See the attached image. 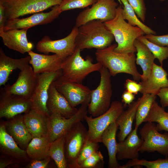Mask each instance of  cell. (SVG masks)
<instances>
[{
  "mask_svg": "<svg viewBox=\"0 0 168 168\" xmlns=\"http://www.w3.org/2000/svg\"><path fill=\"white\" fill-rule=\"evenodd\" d=\"M117 46L113 44L104 49H97L95 54L97 62L108 69L111 76L125 73L131 75L134 80H140L141 74L137 68L134 53L117 52L114 51Z\"/></svg>",
  "mask_w": 168,
  "mask_h": 168,
  "instance_id": "obj_1",
  "label": "cell"
},
{
  "mask_svg": "<svg viewBox=\"0 0 168 168\" xmlns=\"http://www.w3.org/2000/svg\"><path fill=\"white\" fill-rule=\"evenodd\" d=\"M122 8L121 6H118L115 17L104 23L117 43L115 51L124 54L135 53L136 52L134 45L135 40L145 34L140 28L131 25L123 19Z\"/></svg>",
  "mask_w": 168,
  "mask_h": 168,
  "instance_id": "obj_2",
  "label": "cell"
},
{
  "mask_svg": "<svg viewBox=\"0 0 168 168\" xmlns=\"http://www.w3.org/2000/svg\"><path fill=\"white\" fill-rule=\"evenodd\" d=\"M114 39L104 22L93 20L78 27L75 44L81 50L93 48L102 49L110 45Z\"/></svg>",
  "mask_w": 168,
  "mask_h": 168,
  "instance_id": "obj_3",
  "label": "cell"
},
{
  "mask_svg": "<svg viewBox=\"0 0 168 168\" xmlns=\"http://www.w3.org/2000/svg\"><path fill=\"white\" fill-rule=\"evenodd\" d=\"M81 50L76 46L73 53L63 61L61 75L57 79L64 82L82 83L91 73L99 72L103 67L99 62L93 63L91 58L85 59L81 55Z\"/></svg>",
  "mask_w": 168,
  "mask_h": 168,
  "instance_id": "obj_4",
  "label": "cell"
},
{
  "mask_svg": "<svg viewBox=\"0 0 168 168\" xmlns=\"http://www.w3.org/2000/svg\"><path fill=\"white\" fill-rule=\"evenodd\" d=\"M99 72L100 83L92 90L91 101L88 106V112L94 117L103 114L109 109L112 95L111 76L108 70L103 66Z\"/></svg>",
  "mask_w": 168,
  "mask_h": 168,
  "instance_id": "obj_5",
  "label": "cell"
},
{
  "mask_svg": "<svg viewBox=\"0 0 168 168\" xmlns=\"http://www.w3.org/2000/svg\"><path fill=\"white\" fill-rule=\"evenodd\" d=\"M62 0H0L7 20L40 12L60 4Z\"/></svg>",
  "mask_w": 168,
  "mask_h": 168,
  "instance_id": "obj_6",
  "label": "cell"
},
{
  "mask_svg": "<svg viewBox=\"0 0 168 168\" xmlns=\"http://www.w3.org/2000/svg\"><path fill=\"white\" fill-rule=\"evenodd\" d=\"M125 107L119 101H113L109 109L103 114L93 118L86 115L85 120L88 126V139L91 141L101 142L102 134L113 123L115 122Z\"/></svg>",
  "mask_w": 168,
  "mask_h": 168,
  "instance_id": "obj_7",
  "label": "cell"
},
{
  "mask_svg": "<svg viewBox=\"0 0 168 168\" xmlns=\"http://www.w3.org/2000/svg\"><path fill=\"white\" fill-rule=\"evenodd\" d=\"M88 138L87 130L81 121L74 124L65 136V152L68 166L80 168L77 158Z\"/></svg>",
  "mask_w": 168,
  "mask_h": 168,
  "instance_id": "obj_8",
  "label": "cell"
},
{
  "mask_svg": "<svg viewBox=\"0 0 168 168\" xmlns=\"http://www.w3.org/2000/svg\"><path fill=\"white\" fill-rule=\"evenodd\" d=\"M142 143L139 152H157L168 156V132L161 133L153 122H146L139 131Z\"/></svg>",
  "mask_w": 168,
  "mask_h": 168,
  "instance_id": "obj_9",
  "label": "cell"
},
{
  "mask_svg": "<svg viewBox=\"0 0 168 168\" xmlns=\"http://www.w3.org/2000/svg\"><path fill=\"white\" fill-rule=\"evenodd\" d=\"M118 7L115 0H97L91 7H86L79 14L75 26L78 27L93 20L103 22L111 20L115 16Z\"/></svg>",
  "mask_w": 168,
  "mask_h": 168,
  "instance_id": "obj_10",
  "label": "cell"
},
{
  "mask_svg": "<svg viewBox=\"0 0 168 168\" xmlns=\"http://www.w3.org/2000/svg\"><path fill=\"white\" fill-rule=\"evenodd\" d=\"M88 106L87 105H81L77 112L69 118L57 113L51 114L48 118L47 136L50 142L65 135L76 123L85 120L88 112Z\"/></svg>",
  "mask_w": 168,
  "mask_h": 168,
  "instance_id": "obj_11",
  "label": "cell"
},
{
  "mask_svg": "<svg viewBox=\"0 0 168 168\" xmlns=\"http://www.w3.org/2000/svg\"><path fill=\"white\" fill-rule=\"evenodd\" d=\"M62 73V70H60L54 72L37 74L35 88L30 99L31 109L47 117L50 116L47 107L49 89L51 84L58 78Z\"/></svg>",
  "mask_w": 168,
  "mask_h": 168,
  "instance_id": "obj_12",
  "label": "cell"
},
{
  "mask_svg": "<svg viewBox=\"0 0 168 168\" xmlns=\"http://www.w3.org/2000/svg\"><path fill=\"white\" fill-rule=\"evenodd\" d=\"M78 31V27L75 26L68 35L56 40H52L49 36H45L37 44L36 49L38 51L46 54L54 53L65 59L75 50Z\"/></svg>",
  "mask_w": 168,
  "mask_h": 168,
  "instance_id": "obj_13",
  "label": "cell"
},
{
  "mask_svg": "<svg viewBox=\"0 0 168 168\" xmlns=\"http://www.w3.org/2000/svg\"><path fill=\"white\" fill-rule=\"evenodd\" d=\"M53 82L57 89L72 107L76 108L79 105H88L90 103L92 90L82 83L58 80Z\"/></svg>",
  "mask_w": 168,
  "mask_h": 168,
  "instance_id": "obj_14",
  "label": "cell"
},
{
  "mask_svg": "<svg viewBox=\"0 0 168 168\" xmlns=\"http://www.w3.org/2000/svg\"><path fill=\"white\" fill-rule=\"evenodd\" d=\"M0 93V117L11 119L31 109L30 99L10 94L2 89Z\"/></svg>",
  "mask_w": 168,
  "mask_h": 168,
  "instance_id": "obj_15",
  "label": "cell"
},
{
  "mask_svg": "<svg viewBox=\"0 0 168 168\" xmlns=\"http://www.w3.org/2000/svg\"><path fill=\"white\" fill-rule=\"evenodd\" d=\"M37 74L29 65L19 72L16 80L2 89L6 93L30 99L35 90Z\"/></svg>",
  "mask_w": 168,
  "mask_h": 168,
  "instance_id": "obj_16",
  "label": "cell"
},
{
  "mask_svg": "<svg viewBox=\"0 0 168 168\" xmlns=\"http://www.w3.org/2000/svg\"><path fill=\"white\" fill-rule=\"evenodd\" d=\"M61 13L58 5L53 7L48 12H39L34 13L27 17L7 20L5 23L4 30L13 29H29L37 25L46 24L57 18Z\"/></svg>",
  "mask_w": 168,
  "mask_h": 168,
  "instance_id": "obj_17",
  "label": "cell"
},
{
  "mask_svg": "<svg viewBox=\"0 0 168 168\" xmlns=\"http://www.w3.org/2000/svg\"><path fill=\"white\" fill-rule=\"evenodd\" d=\"M30 57V64L36 74L54 72L61 70L64 59L58 55L40 54L32 50L28 52Z\"/></svg>",
  "mask_w": 168,
  "mask_h": 168,
  "instance_id": "obj_18",
  "label": "cell"
},
{
  "mask_svg": "<svg viewBox=\"0 0 168 168\" xmlns=\"http://www.w3.org/2000/svg\"><path fill=\"white\" fill-rule=\"evenodd\" d=\"M28 29H13L0 32L3 44L8 48L24 54L32 50L33 44L28 41L27 32Z\"/></svg>",
  "mask_w": 168,
  "mask_h": 168,
  "instance_id": "obj_19",
  "label": "cell"
},
{
  "mask_svg": "<svg viewBox=\"0 0 168 168\" xmlns=\"http://www.w3.org/2000/svg\"><path fill=\"white\" fill-rule=\"evenodd\" d=\"M53 82L49 89L47 103L50 114L57 113L67 118L72 116L77 112L78 109L71 106L64 96L57 89Z\"/></svg>",
  "mask_w": 168,
  "mask_h": 168,
  "instance_id": "obj_20",
  "label": "cell"
},
{
  "mask_svg": "<svg viewBox=\"0 0 168 168\" xmlns=\"http://www.w3.org/2000/svg\"><path fill=\"white\" fill-rule=\"evenodd\" d=\"M167 75V72L161 66L154 63L147 78L139 82L142 86L140 92L142 95L148 94L156 96L161 89L168 87Z\"/></svg>",
  "mask_w": 168,
  "mask_h": 168,
  "instance_id": "obj_21",
  "label": "cell"
},
{
  "mask_svg": "<svg viewBox=\"0 0 168 168\" xmlns=\"http://www.w3.org/2000/svg\"><path fill=\"white\" fill-rule=\"evenodd\" d=\"M138 129L135 127L124 140L117 143V160L138 159L139 149L142 143L143 140L138 135Z\"/></svg>",
  "mask_w": 168,
  "mask_h": 168,
  "instance_id": "obj_22",
  "label": "cell"
},
{
  "mask_svg": "<svg viewBox=\"0 0 168 168\" xmlns=\"http://www.w3.org/2000/svg\"><path fill=\"white\" fill-rule=\"evenodd\" d=\"M24 121L32 138L47 136L48 118L31 109L23 115Z\"/></svg>",
  "mask_w": 168,
  "mask_h": 168,
  "instance_id": "obj_23",
  "label": "cell"
},
{
  "mask_svg": "<svg viewBox=\"0 0 168 168\" xmlns=\"http://www.w3.org/2000/svg\"><path fill=\"white\" fill-rule=\"evenodd\" d=\"M5 124L7 132L20 147L26 149L33 138L25 124L23 115H17Z\"/></svg>",
  "mask_w": 168,
  "mask_h": 168,
  "instance_id": "obj_24",
  "label": "cell"
},
{
  "mask_svg": "<svg viewBox=\"0 0 168 168\" xmlns=\"http://www.w3.org/2000/svg\"><path fill=\"white\" fill-rule=\"evenodd\" d=\"M30 55L20 58H14L7 56L0 48V86L4 85L10 75L14 70H22L29 65Z\"/></svg>",
  "mask_w": 168,
  "mask_h": 168,
  "instance_id": "obj_25",
  "label": "cell"
},
{
  "mask_svg": "<svg viewBox=\"0 0 168 168\" xmlns=\"http://www.w3.org/2000/svg\"><path fill=\"white\" fill-rule=\"evenodd\" d=\"M141 100V97L128 105L127 110H124L116 119L115 122L119 129L117 135L119 142L124 140L132 131L133 123Z\"/></svg>",
  "mask_w": 168,
  "mask_h": 168,
  "instance_id": "obj_26",
  "label": "cell"
},
{
  "mask_svg": "<svg viewBox=\"0 0 168 168\" xmlns=\"http://www.w3.org/2000/svg\"><path fill=\"white\" fill-rule=\"evenodd\" d=\"M118 126L115 122L112 123L102 134L101 142L107 149L109 156L108 168H121L116 157L117 144L116 133Z\"/></svg>",
  "mask_w": 168,
  "mask_h": 168,
  "instance_id": "obj_27",
  "label": "cell"
},
{
  "mask_svg": "<svg viewBox=\"0 0 168 168\" xmlns=\"http://www.w3.org/2000/svg\"><path fill=\"white\" fill-rule=\"evenodd\" d=\"M0 147L2 152L16 159H23L28 156L26 150L19 147L7 132L5 124L0 126Z\"/></svg>",
  "mask_w": 168,
  "mask_h": 168,
  "instance_id": "obj_28",
  "label": "cell"
},
{
  "mask_svg": "<svg viewBox=\"0 0 168 168\" xmlns=\"http://www.w3.org/2000/svg\"><path fill=\"white\" fill-rule=\"evenodd\" d=\"M134 45L137 52L136 63L142 69L141 80L144 81L149 75L156 58L147 46L138 38L135 40Z\"/></svg>",
  "mask_w": 168,
  "mask_h": 168,
  "instance_id": "obj_29",
  "label": "cell"
},
{
  "mask_svg": "<svg viewBox=\"0 0 168 168\" xmlns=\"http://www.w3.org/2000/svg\"><path fill=\"white\" fill-rule=\"evenodd\" d=\"M50 143L47 136L33 138L26 148L27 154L32 160L49 156Z\"/></svg>",
  "mask_w": 168,
  "mask_h": 168,
  "instance_id": "obj_30",
  "label": "cell"
},
{
  "mask_svg": "<svg viewBox=\"0 0 168 168\" xmlns=\"http://www.w3.org/2000/svg\"><path fill=\"white\" fill-rule=\"evenodd\" d=\"M144 122H156L159 132L165 131L168 132V112L166 111L164 108L159 105L156 100Z\"/></svg>",
  "mask_w": 168,
  "mask_h": 168,
  "instance_id": "obj_31",
  "label": "cell"
},
{
  "mask_svg": "<svg viewBox=\"0 0 168 168\" xmlns=\"http://www.w3.org/2000/svg\"><path fill=\"white\" fill-rule=\"evenodd\" d=\"M65 136H61L50 142L48 156L54 161L58 168H66L68 166L65 152Z\"/></svg>",
  "mask_w": 168,
  "mask_h": 168,
  "instance_id": "obj_32",
  "label": "cell"
},
{
  "mask_svg": "<svg viewBox=\"0 0 168 168\" xmlns=\"http://www.w3.org/2000/svg\"><path fill=\"white\" fill-rule=\"evenodd\" d=\"M120 0L124 6L123 8H122L121 12L122 17L124 20H127L128 22L131 25L140 28L146 35L156 34V32L154 30L139 20L127 0Z\"/></svg>",
  "mask_w": 168,
  "mask_h": 168,
  "instance_id": "obj_33",
  "label": "cell"
},
{
  "mask_svg": "<svg viewBox=\"0 0 168 168\" xmlns=\"http://www.w3.org/2000/svg\"><path fill=\"white\" fill-rule=\"evenodd\" d=\"M156 95L152 94H143L140 102L137 108L135 118V127L138 128L144 122L148 115L154 102L156 100Z\"/></svg>",
  "mask_w": 168,
  "mask_h": 168,
  "instance_id": "obj_34",
  "label": "cell"
},
{
  "mask_svg": "<svg viewBox=\"0 0 168 168\" xmlns=\"http://www.w3.org/2000/svg\"><path fill=\"white\" fill-rule=\"evenodd\" d=\"M142 166L147 168H168V156L166 157L165 159L159 158L153 161L145 159L130 160L126 164L121 166V168Z\"/></svg>",
  "mask_w": 168,
  "mask_h": 168,
  "instance_id": "obj_35",
  "label": "cell"
},
{
  "mask_svg": "<svg viewBox=\"0 0 168 168\" xmlns=\"http://www.w3.org/2000/svg\"><path fill=\"white\" fill-rule=\"evenodd\" d=\"M144 44L162 66L163 61L168 58V47L159 46L149 41L144 35L138 38Z\"/></svg>",
  "mask_w": 168,
  "mask_h": 168,
  "instance_id": "obj_36",
  "label": "cell"
},
{
  "mask_svg": "<svg viewBox=\"0 0 168 168\" xmlns=\"http://www.w3.org/2000/svg\"><path fill=\"white\" fill-rule=\"evenodd\" d=\"M97 0H62L58 5V9L61 13L66 11L77 8H86L92 5Z\"/></svg>",
  "mask_w": 168,
  "mask_h": 168,
  "instance_id": "obj_37",
  "label": "cell"
},
{
  "mask_svg": "<svg viewBox=\"0 0 168 168\" xmlns=\"http://www.w3.org/2000/svg\"><path fill=\"white\" fill-rule=\"evenodd\" d=\"M104 164L103 156L98 150L83 161L80 165V168H102Z\"/></svg>",
  "mask_w": 168,
  "mask_h": 168,
  "instance_id": "obj_38",
  "label": "cell"
},
{
  "mask_svg": "<svg viewBox=\"0 0 168 168\" xmlns=\"http://www.w3.org/2000/svg\"><path fill=\"white\" fill-rule=\"evenodd\" d=\"M99 143L91 141L87 139L81 151L77 158V163L79 166L84 160L98 150Z\"/></svg>",
  "mask_w": 168,
  "mask_h": 168,
  "instance_id": "obj_39",
  "label": "cell"
},
{
  "mask_svg": "<svg viewBox=\"0 0 168 168\" xmlns=\"http://www.w3.org/2000/svg\"><path fill=\"white\" fill-rule=\"evenodd\" d=\"M138 17L142 22L145 20L146 8L144 0H127Z\"/></svg>",
  "mask_w": 168,
  "mask_h": 168,
  "instance_id": "obj_40",
  "label": "cell"
},
{
  "mask_svg": "<svg viewBox=\"0 0 168 168\" xmlns=\"http://www.w3.org/2000/svg\"><path fill=\"white\" fill-rule=\"evenodd\" d=\"M144 36L149 41L156 44L168 47V34L161 35L149 34Z\"/></svg>",
  "mask_w": 168,
  "mask_h": 168,
  "instance_id": "obj_41",
  "label": "cell"
},
{
  "mask_svg": "<svg viewBox=\"0 0 168 168\" xmlns=\"http://www.w3.org/2000/svg\"><path fill=\"white\" fill-rule=\"evenodd\" d=\"M125 90L137 95L139 92H140L142 86L140 83H138L134 80H133L129 79L126 80L124 84Z\"/></svg>",
  "mask_w": 168,
  "mask_h": 168,
  "instance_id": "obj_42",
  "label": "cell"
},
{
  "mask_svg": "<svg viewBox=\"0 0 168 168\" xmlns=\"http://www.w3.org/2000/svg\"><path fill=\"white\" fill-rule=\"evenodd\" d=\"M51 158L48 156L45 158L35 160H32L28 165L29 168H45L47 166Z\"/></svg>",
  "mask_w": 168,
  "mask_h": 168,
  "instance_id": "obj_43",
  "label": "cell"
},
{
  "mask_svg": "<svg viewBox=\"0 0 168 168\" xmlns=\"http://www.w3.org/2000/svg\"><path fill=\"white\" fill-rule=\"evenodd\" d=\"M156 96L160 98L161 106L164 108L168 107V87L161 89Z\"/></svg>",
  "mask_w": 168,
  "mask_h": 168,
  "instance_id": "obj_44",
  "label": "cell"
},
{
  "mask_svg": "<svg viewBox=\"0 0 168 168\" xmlns=\"http://www.w3.org/2000/svg\"><path fill=\"white\" fill-rule=\"evenodd\" d=\"M121 98L122 102L125 107L127 105H130L133 101L135 99V95L125 90L123 93Z\"/></svg>",
  "mask_w": 168,
  "mask_h": 168,
  "instance_id": "obj_45",
  "label": "cell"
},
{
  "mask_svg": "<svg viewBox=\"0 0 168 168\" xmlns=\"http://www.w3.org/2000/svg\"><path fill=\"white\" fill-rule=\"evenodd\" d=\"M7 20L4 7L0 3V32L4 30V27Z\"/></svg>",
  "mask_w": 168,
  "mask_h": 168,
  "instance_id": "obj_46",
  "label": "cell"
},
{
  "mask_svg": "<svg viewBox=\"0 0 168 168\" xmlns=\"http://www.w3.org/2000/svg\"><path fill=\"white\" fill-rule=\"evenodd\" d=\"M15 162L14 160L1 159L0 161V168H4L10 164Z\"/></svg>",
  "mask_w": 168,
  "mask_h": 168,
  "instance_id": "obj_47",
  "label": "cell"
},
{
  "mask_svg": "<svg viewBox=\"0 0 168 168\" xmlns=\"http://www.w3.org/2000/svg\"><path fill=\"white\" fill-rule=\"evenodd\" d=\"M160 1L163 2L165 1L166 0H159Z\"/></svg>",
  "mask_w": 168,
  "mask_h": 168,
  "instance_id": "obj_48",
  "label": "cell"
}]
</instances>
